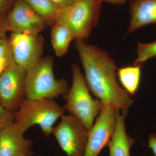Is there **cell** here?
<instances>
[{"instance_id":"8992f818","label":"cell","mask_w":156,"mask_h":156,"mask_svg":"<svg viewBox=\"0 0 156 156\" xmlns=\"http://www.w3.org/2000/svg\"><path fill=\"white\" fill-rule=\"evenodd\" d=\"M89 131L80 120L71 115H63L53 134L67 156H84Z\"/></svg>"},{"instance_id":"cb8c5ba5","label":"cell","mask_w":156,"mask_h":156,"mask_svg":"<svg viewBox=\"0 0 156 156\" xmlns=\"http://www.w3.org/2000/svg\"><path fill=\"white\" fill-rule=\"evenodd\" d=\"M127 0H102L103 2L114 4V5H123L126 2Z\"/></svg>"},{"instance_id":"4fadbf2b","label":"cell","mask_w":156,"mask_h":156,"mask_svg":"<svg viewBox=\"0 0 156 156\" xmlns=\"http://www.w3.org/2000/svg\"><path fill=\"white\" fill-rule=\"evenodd\" d=\"M117 113L114 131L107 147L109 156H130V149L135 143L134 138L126 133L125 120L127 114Z\"/></svg>"},{"instance_id":"7402d4cb","label":"cell","mask_w":156,"mask_h":156,"mask_svg":"<svg viewBox=\"0 0 156 156\" xmlns=\"http://www.w3.org/2000/svg\"><path fill=\"white\" fill-rule=\"evenodd\" d=\"M148 147L150 148L154 156H156V134H150L148 140Z\"/></svg>"},{"instance_id":"9a60e30c","label":"cell","mask_w":156,"mask_h":156,"mask_svg":"<svg viewBox=\"0 0 156 156\" xmlns=\"http://www.w3.org/2000/svg\"><path fill=\"white\" fill-rule=\"evenodd\" d=\"M44 20L47 26L56 23L60 9L51 0H24Z\"/></svg>"},{"instance_id":"7a4b0ae2","label":"cell","mask_w":156,"mask_h":156,"mask_svg":"<svg viewBox=\"0 0 156 156\" xmlns=\"http://www.w3.org/2000/svg\"><path fill=\"white\" fill-rule=\"evenodd\" d=\"M72 84L67 93L63 95L66 100L65 110L83 123L89 131L94 126L95 118L99 114L104 105L99 99H93L79 66L72 68Z\"/></svg>"},{"instance_id":"7c38bea8","label":"cell","mask_w":156,"mask_h":156,"mask_svg":"<svg viewBox=\"0 0 156 156\" xmlns=\"http://www.w3.org/2000/svg\"><path fill=\"white\" fill-rule=\"evenodd\" d=\"M130 22L126 36L149 24L156 23V0H131Z\"/></svg>"},{"instance_id":"9c48e42d","label":"cell","mask_w":156,"mask_h":156,"mask_svg":"<svg viewBox=\"0 0 156 156\" xmlns=\"http://www.w3.org/2000/svg\"><path fill=\"white\" fill-rule=\"evenodd\" d=\"M119 111L113 105H104L89 131L84 156H98L102 149L107 146L114 131Z\"/></svg>"},{"instance_id":"e0dca14e","label":"cell","mask_w":156,"mask_h":156,"mask_svg":"<svg viewBox=\"0 0 156 156\" xmlns=\"http://www.w3.org/2000/svg\"><path fill=\"white\" fill-rule=\"evenodd\" d=\"M14 63L9 38L5 35L0 39V75Z\"/></svg>"},{"instance_id":"8fae6325","label":"cell","mask_w":156,"mask_h":156,"mask_svg":"<svg viewBox=\"0 0 156 156\" xmlns=\"http://www.w3.org/2000/svg\"><path fill=\"white\" fill-rule=\"evenodd\" d=\"M14 122L0 131V156H32V141Z\"/></svg>"},{"instance_id":"6da1fadb","label":"cell","mask_w":156,"mask_h":156,"mask_svg":"<svg viewBox=\"0 0 156 156\" xmlns=\"http://www.w3.org/2000/svg\"><path fill=\"white\" fill-rule=\"evenodd\" d=\"M89 91L104 105H113L128 114L133 100L117 80L115 61L105 51L84 41L75 44Z\"/></svg>"},{"instance_id":"30bf717a","label":"cell","mask_w":156,"mask_h":156,"mask_svg":"<svg viewBox=\"0 0 156 156\" xmlns=\"http://www.w3.org/2000/svg\"><path fill=\"white\" fill-rule=\"evenodd\" d=\"M11 33L37 35L47 27L44 20L24 0H17L8 14Z\"/></svg>"},{"instance_id":"ac0fdd59","label":"cell","mask_w":156,"mask_h":156,"mask_svg":"<svg viewBox=\"0 0 156 156\" xmlns=\"http://www.w3.org/2000/svg\"><path fill=\"white\" fill-rule=\"evenodd\" d=\"M137 56L134 62V65L143 64L150 58L156 56V41L144 43L138 42L136 49Z\"/></svg>"},{"instance_id":"5b68a950","label":"cell","mask_w":156,"mask_h":156,"mask_svg":"<svg viewBox=\"0 0 156 156\" xmlns=\"http://www.w3.org/2000/svg\"><path fill=\"white\" fill-rule=\"evenodd\" d=\"M53 60L50 56L42 58L32 69L27 72L25 96L28 99H53L69 92L65 79L57 80L53 71Z\"/></svg>"},{"instance_id":"603a6c76","label":"cell","mask_w":156,"mask_h":156,"mask_svg":"<svg viewBox=\"0 0 156 156\" xmlns=\"http://www.w3.org/2000/svg\"><path fill=\"white\" fill-rule=\"evenodd\" d=\"M60 9L65 8L72 4L76 0H51Z\"/></svg>"},{"instance_id":"ffe728a7","label":"cell","mask_w":156,"mask_h":156,"mask_svg":"<svg viewBox=\"0 0 156 156\" xmlns=\"http://www.w3.org/2000/svg\"><path fill=\"white\" fill-rule=\"evenodd\" d=\"M8 13H0V39L5 36L6 33L9 31Z\"/></svg>"},{"instance_id":"ba28073f","label":"cell","mask_w":156,"mask_h":156,"mask_svg":"<svg viewBox=\"0 0 156 156\" xmlns=\"http://www.w3.org/2000/svg\"><path fill=\"white\" fill-rule=\"evenodd\" d=\"M9 40L15 63L27 72L36 66L43 54L45 40L42 36L11 33Z\"/></svg>"},{"instance_id":"44dd1931","label":"cell","mask_w":156,"mask_h":156,"mask_svg":"<svg viewBox=\"0 0 156 156\" xmlns=\"http://www.w3.org/2000/svg\"><path fill=\"white\" fill-rule=\"evenodd\" d=\"M17 0H0V13H8Z\"/></svg>"},{"instance_id":"277c9868","label":"cell","mask_w":156,"mask_h":156,"mask_svg":"<svg viewBox=\"0 0 156 156\" xmlns=\"http://www.w3.org/2000/svg\"><path fill=\"white\" fill-rule=\"evenodd\" d=\"M65 111L53 99L25 98L15 113L14 123L24 132L34 125H39L42 133L48 137L53 133V125Z\"/></svg>"},{"instance_id":"2e32d148","label":"cell","mask_w":156,"mask_h":156,"mask_svg":"<svg viewBox=\"0 0 156 156\" xmlns=\"http://www.w3.org/2000/svg\"><path fill=\"white\" fill-rule=\"evenodd\" d=\"M51 42L56 56H64L67 53L69 44L73 40L69 30L65 26L55 23L52 27Z\"/></svg>"},{"instance_id":"3957f363","label":"cell","mask_w":156,"mask_h":156,"mask_svg":"<svg viewBox=\"0 0 156 156\" xmlns=\"http://www.w3.org/2000/svg\"><path fill=\"white\" fill-rule=\"evenodd\" d=\"M102 2V0H76L60 9L56 23L65 26L73 40L85 41L97 24Z\"/></svg>"},{"instance_id":"5bb4252c","label":"cell","mask_w":156,"mask_h":156,"mask_svg":"<svg viewBox=\"0 0 156 156\" xmlns=\"http://www.w3.org/2000/svg\"><path fill=\"white\" fill-rule=\"evenodd\" d=\"M142 64L118 68L117 76L122 87L129 95H134L139 88Z\"/></svg>"},{"instance_id":"52a82bcc","label":"cell","mask_w":156,"mask_h":156,"mask_svg":"<svg viewBox=\"0 0 156 156\" xmlns=\"http://www.w3.org/2000/svg\"><path fill=\"white\" fill-rule=\"evenodd\" d=\"M27 73L14 62L0 75V104L14 113L18 110L26 98Z\"/></svg>"},{"instance_id":"d6986e66","label":"cell","mask_w":156,"mask_h":156,"mask_svg":"<svg viewBox=\"0 0 156 156\" xmlns=\"http://www.w3.org/2000/svg\"><path fill=\"white\" fill-rule=\"evenodd\" d=\"M15 113L6 109L0 104V131L14 122Z\"/></svg>"},{"instance_id":"d4e9b609","label":"cell","mask_w":156,"mask_h":156,"mask_svg":"<svg viewBox=\"0 0 156 156\" xmlns=\"http://www.w3.org/2000/svg\"><path fill=\"white\" fill-rule=\"evenodd\" d=\"M41 156V155H38V156Z\"/></svg>"}]
</instances>
